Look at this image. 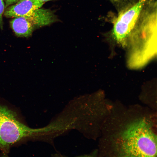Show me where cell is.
Masks as SVG:
<instances>
[{"label":"cell","mask_w":157,"mask_h":157,"mask_svg":"<svg viewBox=\"0 0 157 157\" xmlns=\"http://www.w3.org/2000/svg\"><path fill=\"white\" fill-rule=\"evenodd\" d=\"M122 136L121 148L124 154L149 157L156 154V138L145 122L131 124Z\"/></svg>","instance_id":"1"},{"label":"cell","mask_w":157,"mask_h":157,"mask_svg":"<svg viewBox=\"0 0 157 157\" xmlns=\"http://www.w3.org/2000/svg\"><path fill=\"white\" fill-rule=\"evenodd\" d=\"M44 128L33 129L19 122L15 113L6 106L0 105V148H8L24 138L44 132Z\"/></svg>","instance_id":"2"},{"label":"cell","mask_w":157,"mask_h":157,"mask_svg":"<svg viewBox=\"0 0 157 157\" xmlns=\"http://www.w3.org/2000/svg\"><path fill=\"white\" fill-rule=\"evenodd\" d=\"M147 0H139L130 8L118 16L113 26V34L117 42L125 45V40L137 22L142 7Z\"/></svg>","instance_id":"3"},{"label":"cell","mask_w":157,"mask_h":157,"mask_svg":"<svg viewBox=\"0 0 157 157\" xmlns=\"http://www.w3.org/2000/svg\"><path fill=\"white\" fill-rule=\"evenodd\" d=\"M15 3L5 10L4 15L6 17L14 18L23 17L39 8L33 0H19Z\"/></svg>","instance_id":"4"},{"label":"cell","mask_w":157,"mask_h":157,"mask_svg":"<svg viewBox=\"0 0 157 157\" xmlns=\"http://www.w3.org/2000/svg\"><path fill=\"white\" fill-rule=\"evenodd\" d=\"M5 8V4L3 0H0V25L1 27L3 25L2 15Z\"/></svg>","instance_id":"5"},{"label":"cell","mask_w":157,"mask_h":157,"mask_svg":"<svg viewBox=\"0 0 157 157\" xmlns=\"http://www.w3.org/2000/svg\"><path fill=\"white\" fill-rule=\"evenodd\" d=\"M53 0H33L35 3L38 8L41 7L45 2Z\"/></svg>","instance_id":"6"},{"label":"cell","mask_w":157,"mask_h":157,"mask_svg":"<svg viewBox=\"0 0 157 157\" xmlns=\"http://www.w3.org/2000/svg\"><path fill=\"white\" fill-rule=\"evenodd\" d=\"M19 0H5V8H7L12 4L15 3Z\"/></svg>","instance_id":"7"}]
</instances>
